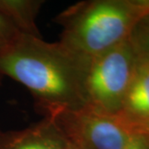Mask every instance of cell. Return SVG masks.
<instances>
[{"label": "cell", "instance_id": "4", "mask_svg": "<svg viewBox=\"0 0 149 149\" xmlns=\"http://www.w3.org/2000/svg\"><path fill=\"white\" fill-rule=\"evenodd\" d=\"M55 119L70 141L83 149H149V138L117 115L86 106Z\"/></svg>", "mask_w": 149, "mask_h": 149}, {"label": "cell", "instance_id": "9", "mask_svg": "<svg viewBox=\"0 0 149 149\" xmlns=\"http://www.w3.org/2000/svg\"><path fill=\"white\" fill-rule=\"evenodd\" d=\"M21 33L16 29L10 21L0 13V54L10 47Z\"/></svg>", "mask_w": 149, "mask_h": 149}, {"label": "cell", "instance_id": "3", "mask_svg": "<svg viewBox=\"0 0 149 149\" xmlns=\"http://www.w3.org/2000/svg\"><path fill=\"white\" fill-rule=\"evenodd\" d=\"M138 52L131 39L91 57L86 80L87 107L116 115L133 78Z\"/></svg>", "mask_w": 149, "mask_h": 149}, {"label": "cell", "instance_id": "12", "mask_svg": "<svg viewBox=\"0 0 149 149\" xmlns=\"http://www.w3.org/2000/svg\"><path fill=\"white\" fill-rule=\"evenodd\" d=\"M3 75L0 73V85H1V83H2V79H3Z\"/></svg>", "mask_w": 149, "mask_h": 149}, {"label": "cell", "instance_id": "10", "mask_svg": "<svg viewBox=\"0 0 149 149\" xmlns=\"http://www.w3.org/2000/svg\"><path fill=\"white\" fill-rule=\"evenodd\" d=\"M132 128L136 129L137 131H139L141 133L144 134L145 136H147L148 138H149V123H143V124H141V125H139V126L132 127Z\"/></svg>", "mask_w": 149, "mask_h": 149}, {"label": "cell", "instance_id": "1", "mask_svg": "<svg viewBox=\"0 0 149 149\" xmlns=\"http://www.w3.org/2000/svg\"><path fill=\"white\" fill-rule=\"evenodd\" d=\"M91 59L60 41L21 34L0 54V73L25 86L44 117L56 118L87 106Z\"/></svg>", "mask_w": 149, "mask_h": 149}, {"label": "cell", "instance_id": "6", "mask_svg": "<svg viewBox=\"0 0 149 149\" xmlns=\"http://www.w3.org/2000/svg\"><path fill=\"white\" fill-rule=\"evenodd\" d=\"M118 117L131 127L149 123V55L139 53Z\"/></svg>", "mask_w": 149, "mask_h": 149}, {"label": "cell", "instance_id": "5", "mask_svg": "<svg viewBox=\"0 0 149 149\" xmlns=\"http://www.w3.org/2000/svg\"><path fill=\"white\" fill-rule=\"evenodd\" d=\"M70 141L53 118L20 130H0V149H69Z\"/></svg>", "mask_w": 149, "mask_h": 149}, {"label": "cell", "instance_id": "11", "mask_svg": "<svg viewBox=\"0 0 149 149\" xmlns=\"http://www.w3.org/2000/svg\"><path fill=\"white\" fill-rule=\"evenodd\" d=\"M69 149H83V148H80V147H78L77 145H75V144H74L73 143H71V142H70V147Z\"/></svg>", "mask_w": 149, "mask_h": 149}, {"label": "cell", "instance_id": "7", "mask_svg": "<svg viewBox=\"0 0 149 149\" xmlns=\"http://www.w3.org/2000/svg\"><path fill=\"white\" fill-rule=\"evenodd\" d=\"M43 3L41 0H0V13L22 35L42 37L37 17Z\"/></svg>", "mask_w": 149, "mask_h": 149}, {"label": "cell", "instance_id": "2", "mask_svg": "<svg viewBox=\"0 0 149 149\" xmlns=\"http://www.w3.org/2000/svg\"><path fill=\"white\" fill-rule=\"evenodd\" d=\"M149 15V0H87L61 12L60 42L89 57L128 40Z\"/></svg>", "mask_w": 149, "mask_h": 149}, {"label": "cell", "instance_id": "8", "mask_svg": "<svg viewBox=\"0 0 149 149\" xmlns=\"http://www.w3.org/2000/svg\"><path fill=\"white\" fill-rule=\"evenodd\" d=\"M130 39L139 53L149 55V15L137 25Z\"/></svg>", "mask_w": 149, "mask_h": 149}]
</instances>
